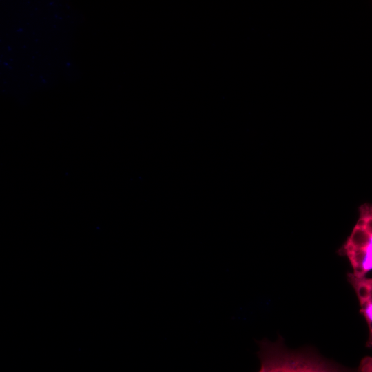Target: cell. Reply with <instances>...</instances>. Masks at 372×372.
<instances>
[{
	"mask_svg": "<svg viewBox=\"0 0 372 372\" xmlns=\"http://www.w3.org/2000/svg\"><path fill=\"white\" fill-rule=\"evenodd\" d=\"M259 372H371V358L363 360L359 368H347L321 356L309 348L291 350L279 337L276 342H259Z\"/></svg>",
	"mask_w": 372,
	"mask_h": 372,
	"instance_id": "1",
	"label": "cell"
},
{
	"mask_svg": "<svg viewBox=\"0 0 372 372\" xmlns=\"http://www.w3.org/2000/svg\"><path fill=\"white\" fill-rule=\"evenodd\" d=\"M371 233L365 227H355L351 236L340 251L346 254L353 269V274L364 276L372 268Z\"/></svg>",
	"mask_w": 372,
	"mask_h": 372,
	"instance_id": "2",
	"label": "cell"
},
{
	"mask_svg": "<svg viewBox=\"0 0 372 372\" xmlns=\"http://www.w3.org/2000/svg\"><path fill=\"white\" fill-rule=\"evenodd\" d=\"M348 281L353 287L360 302V313L364 318L369 329L368 347L372 343V280L364 277H356L353 273L347 276Z\"/></svg>",
	"mask_w": 372,
	"mask_h": 372,
	"instance_id": "3",
	"label": "cell"
},
{
	"mask_svg": "<svg viewBox=\"0 0 372 372\" xmlns=\"http://www.w3.org/2000/svg\"><path fill=\"white\" fill-rule=\"evenodd\" d=\"M360 218H371V208L369 205H363L360 207Z\"/></svg>",
	"mask_w": 372,
	"mask_h": 372,
	"instance_id": "4",
	"label": "cell"
},
{
	"mask_svg": "<svg viewBox=\"0 0 372 372\" xmlns=\"http://www.w3.org/2000/svg\"><path fill=\"white\" fill-rule=\"evenodd\" d=\"M368 219V218H367ZM367 219L364 218H360V219L357 222V225L355 227H365L366 224Z\"/></svg>",
	"mask_w": 372,
	"mask_h": 372,
	"instance_id": "5",
	"label": "cell"
}]
</instances>
